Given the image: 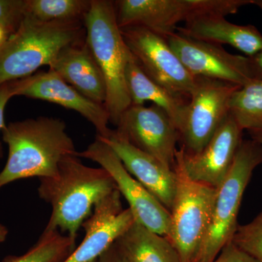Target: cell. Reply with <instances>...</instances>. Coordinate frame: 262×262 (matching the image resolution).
Listing matches in <instances>:
<instances>
[{
	"mask_svg": "<svg viewBox=\"0 0 262 262\" xmlns=\"http://www.w3.org/2000/svg\"><path fill=\"white\" fill-rule=\"evenodd\" d=\"M49 67L86 98L105 106L106 82L85 40L63 48Z\"/></svg>",
	"mask_w": 262,
	"mask_h": 262,
	"instance_id": "e0dca14e",
	"label": "cell"
},
{
	"mask_svg": "<svg viewBox=\"0 0 262 262\" xmlns=\"http://www.w3.org/2000/svg\"><path fill=\"white\" fill-rule=\"evenodd\" d=\"M125 79L131 105L142 106L146 101H151L168 114L180 132L189 100L173 94L151 80L135 58L127 65Z\"/></svg>",
	"mask_w": 262,
	"mask_h": 262,
	"instance_id": "d6986e66",
	"label": "cell"
},
{
	"mask_svg": "<svg viewBox=\"0 0 262 262\" xmlns=\"http://www.w3.org/2000/svg\"><path fill=\"white\" fill-rule=\"evenodd\" d=\"M241 87L223 81L196 78L179 132L185 152H200L211 140L229 115L231 97Z\"/></svg>",
	"mask_w": 262,
	"mask_h": 262,
	"instance_id": "ba28073f",
	"label": "cell"
},
{
	"mask_svg": "<svg viewBox=\"0 0 262 262\" xmlns=\"http://www.w3.org/2000/svg\"><path fill=\"white\" fill-rule=\"evenodd\" d=\"M85 42L102 72L106 85L110 122L117 125L122 114L130 107L125 72L134 58L122 35L117 21L114 2L91 0L84 18Z\"/></svg>",
	"mask_w": 262,
	"mask_h": 262,
	"instance_id": "277c9868",
	"label": "cell"
},
{
	"mask_svg": "<svg viewBox=\"0 0 262 262\" xmlns=\"http://www.w3.org/2000/svg\"><path fill=\"white\" fill-rule=\"evenodd\" d=\"M212 262H258L251 256L234 246L232 242L226 245Z\"/></svg>",
	"mask_w": 262,
	"mask_h": 262,
	"instance_id": "4316f807",
	"label": "cell"
},
{
	"mask_svg": "<svg viewBox=\"0 0 262 262\" xmlns=\"http://www.w3.org/2000/svg\"><path fill=\"white\" fill-rule=\"evenodd\" d=\"M8 37H8V34L3 31V29L0 28V47L4 44Z\"/></svg>",
	"mask_w": 262,
	"mask_h": 262,
	"instance_id": "1f68e13d",
	"label": "cell"
},
{
	"mask_svg": "<svg viewBox=\"0 0 262 262\" xmlns=\"http://www.w3.org/2000/svg\"><path fill=\"white\" fill-rule=\"evenodd\" d=\"M262 163V146L243 140L232 168L217 189L211 223L194 262H212L229 244L237 229L243 196L253 170Z\"/></svg>",
	"mask_w": 262,
	"mask_h": 262,
	"instance_id": "5b68a950",
	"label": "cell"
},
{
	"mask_svg": "<svg viewBox=\"0 0 262 262\" xmlns=\"http://www.w3.org/2000/svg\"><path fill=\"white\" fill-rule=\"evenodd\" d=\"M230 242L258 262H262V211L252 222L237 226Z\"/></svg>",
	"mask_w": 262,
	"mask_h": 262,
	"instance_id": "cb8c5ba5",
	"label": "cell"
},
{
	"mask_svg": "<svg viewBox=\"0 0 262 262\" xmlns=\"http://www.w3.org/2000/svg\"><path fill=\"white\" fill-rule=\"evenodd\" d=\"M252 5H256L262 10V0H252Z\"/></svg>",
	"mask_w": 262,
	"mask_h": 262,
	"instance_id": "d6a6232c",
	"label": "cell"
},
{
	"mask_svg": "<svg viewBox=\"0 0 262 262\" xmlns=\"http://www.w3.org/2000/svg\"><path fill=\"white\" fill-rule=\"evenodd\" d=\"M102 168L84 165L77 155L63 158L56 178L39 179V198L52 207L45 231H58L76 239L79 229L92 214L95 205L117 189Z\"/></svg>",
	"mask_w": 262,
	"mask_h": 262,
	"instance_id": "7a4b0ae2",
	"label": "cell"
},
{
	"mask_svg": "<svg viewBox=\"0 0 262 262\" xmlns=\"http://www.w3.org/2000/svg\"><path fill=\"white\" fill-rule=\"evenodd\" d=\"M42 100L74 110L89 120L97 131L98 136L106 137L110 116L104 105L94 102L67 84L54 71L41 72L20 79L16 96Z\"/></svg>",
	"mask_w": 262,
	"mask_h": 262,
	"instance_id": "9a60e30c",
	"label": "cell"
},
{
	"mask_svg": "<svg viewBox=\"0 0 262 262\" xmlns=\"http://www.w3.org/2000/svg\"><path fill=\"white\" fill-rule=\"evenodd\" d=\"M99 262H130L120 251L116 244H114L98 258Z\"/></svg>",
	"mask_w": 262,
	"mask_h": 262,
	"instance_id": "83f0119b",
	"label": "cell"
},
{
	"mask_svg": "<svg viewBox=\"0 0 262 262\" xmlns=\"http://www.w3.org/2000/svg\"><path fill=\"white\" fill-rule=\"evenodd\" d=\"M114 4L120 29L141 27L166 39L181 22L234 14L252 0H119Z\"/></svg>",
	"mask_w": 262,
	"mask_h": 262,
	"instance_id": "8992f818",
	"label": "cell"
},
{
	"mask_svg": "<svg viewBox=\"0 0 262 262\" xmlns=\"http://www.w3.org/2000/svg\"><path fill=\"white\" fill-rule=\"evenodd\" d=\"M173 170L177 191L168 238L182 262H194L209 228L217 189L189 179L177 160Z\"/></svg>",
	"mask_w": 262,
	"mask_h": 262,
	"instance_id": "52a82bcc",
	"label": "cell"
},
{
	"mask_svg": "<svg viewBox=\"0 0 262 262\" xmlns=\"http://www.w3.org/2000/svg\"><path fill=\"white\" fill-rule=\"evenodd\" d=\"M250 136L252 140L258 143L262 146V130H255L248 131Z\"/></svg>",
	"mask_w": 262,
	"mask_h": 262,
	"instance_id": "f546056e",
	"label": "cell"
},
{
	"mask_svg": "<svg viewBox=\"0 0 262 262\" xmlns=\"http://www.w3.org/2000/svg\"><path fill=\"white\" fill-rule=\"evenodd\" d=\"M78 158L99 164L113 177L117 189L125 198L136 221L151 232L168 237L170 213L152 194L129 173L116 153L96 138L87 149L77 152Z\"/></svg>",
	"mask_w": 262,
	"mask_h": 262,
	"instance_id": "30bf717a",
	"label": "cell"
},
{
	"mask_svg": "<svg viewBox=\"0 0 262 262\" xmlns=\"http://www.w3.org/2000/svg\"><path fill=\"white\" fill-rule=\"evenodd\" d=\"M249 58L250 64L254 80H262V51Z\"/></svg>",
	"mask_w": 262,
	"mask_h": 262,
	"instance_id": "f1b7e54d",
	"label": "cell"
},
{
	"mask_svg": "<svg viewBox=\"0 0 262 262\" xmlns=\"http://www.w3.org/2000/svg\"><path fill=\"white\" fill-rule=\"evenodd\" d=\"M169 46L195 78L242 86L254 80L247 56L229 53L220 45L196 40L178 32L166 38Z\"/></svg>",
	"mask_w": 262,
	"mask_h": 262,
	"instance_id": "7c38bea8",
	"label": "cell"
},
{
	"mask_svg": "<svg viewBox=\"0 0 262 262\" xmlns=\"http://www.w3.org/2000/svg\"><path fill=\"white\" fill-rule=\"evenodd\" d=\"M121 29L122 35L146 75L174 94L189 100L196 83L165 38L141 27Z\"/></svg>",
	"mask_w": 262,
	"mask_h": 262,
	"instance_id": "9c48e42d",
	"label": "cell"
},
{
	"mask_svg": "<svg viewBox=\"0 0 262 262\" xmlns=\"http://www.w3.org/2000/svg\"><path fill=\"white\" fill-rule=\"evenodd\" d=\"M26 0H0V28L8 37L18 31L26 16Z\"/></svg>",
	"mask_w": 262,
	"mask_h": 262,
	"instance_id": "d4e9b609",
	"label": "cell"
},
{
	"mask_svg": "<svg viewBox=\"0 0 262 262\" xmlns=\"http://www.w3.org/2000/svg\"><path fill=\"white\" fill-rule=\"evenodd\" d=\"M117 134L131 145L173 170L180 135L175 123L156 105H131L116 125Z\"/></svg>",
	"mask_w": 262,
	"mask_h": 262,
	"instance_id": "8fae6325",
	"label": "cell"
},
{
	"mask_svg": "<svg viewBox=\"0 0 262 262\" xmlns=\"http://www.w3.org/2000/svg\"><path fill=\"white\" fill-rule=\"evenodd\" d=\"M96 138L110 146L129 173L169 212L171 211L177 191V177L173 170L167 168L154 157L131 145L115 130H110L106 137L97 136Z\"/></svg>",
	"mask_w": 262,
	"mask_h": 262,
	"instance_id": "2e32d148",
	"label": "cell"
},
{
	"mask_svg": "<svg viewBox=\"0 0 262 262\" xmlns=\"http://www.w3.org/2000/svg\"><path fill=\"white\" fill-rule=\"evenodd\" d=\"M2 132L9 153L0 173V189L19 179L56 178L62 160L77 155L61 119L39 117L10 122Z\"/></svg>",
	"mask_w": 262,
	"mask_h": 262,
	"instance_id": "6da1fadb",
	"label": "cell"
},
{
	"mask_svg": "<svg viewBox=\"0 0 262 262\" xmlns=\"http://www.w3.org/2000/svg\"><path fill=\"white\" fill-rule=\"evenodd\" d=\"M85 40L83 20L41 22L25 16L0 47V85L50 67L61 50Z\"/></svg>",
	"mask_w": 262,
	"mask_h": 262,
	"instance_id": "3957f363",
	"label": "cell"
},
{
	"mask_svg": "<svg viewBox=\"0 0 262 262\" xmlns=\"http://www.w3.org/2000/svg\"><path fill=\"white\" fill-rule=\"evenodd\" d=\"M76 248V239L59 231H43L39 241L21 256H8L3 262H63Z\"/></svg>",
	"mask_w": 262,
	"mask_h": 262,
	"instance_id": "7402d4cb",
	"label": "cell"
},
{
	"mask_svg": "<svg viewBox=\"0 0 262 262\" xmlns=\"http://www.w3.org/2000/svg\"><path fill=\"white\" fill-rule=\"evenodd\" d=\"M20 80L11 81L0 85V130L5 127L4 113L8 101L13 96H16L20 88ZM2 158V145L0 143V158Z\"/></svg>",
	"mask_w": 262,
	"mask_h": 262,
	"instance_id": "484cf974",
	"label": "cell"
},
{
	"mask_svg": "<svg viewBox=\"0 0 262 262\" xmlns=\"http://www.w3.org/2000/svg\"><path fill=\"white\" fill-rule=\"evenodd\" d=\"M26 16L41 22L83 20L91 0H26Z\"/></svg>",
	"mask_w": 262,
	"mask_h": 262,
	"instance_id": "603a6c76",
	"label": "cell"
},
{
	"mask_svg": "<svg viewBox=\"0 0 262 262\" xmlns=\"http://www.w3.org/2000/svg\"><path fill=\"white\" fill-rule=\"evenodd\" d=\"M115 244L130 262H182L168 237L136 221Z\"/></svg>",
	"mask_w": 262,
	"mask_h": 262,
	"instance_id": "ffe728a7",
	"label": "cell"
},
{
	"mask_svg": "<svg viewBox=\"0 0 262 262\" xmlns=\"http://www.w3.org/2000/svg\"><path fill=\"white\" fill-rule=\"evenodd\" d=\"M177 32L196 40L229 45L251 57L262 51V34L254 26L237 25L221 15H208L189 20Z\"/></svg>",
	"mask_w": 262,
	"mask_h": 262,
	"instance_id": "ac0fdd59",
	"label": "cell"
},
{
	"mask_svg": "<svg viewBox=\"0 0 262 262\" xmlns=\"http://www.w3.org/2000/svg\"><path fill=\"white\" fill-rule=\"evenodd\" d=\"M8 230L4 225L0 224V243L4 242L8 236Z\"/></svg>",
	"mask_w": 262,
	"mask_h": 262,
	"instance_id": "4dcf8cb0",
	"label": "cell"
},
{
	"mask_svg": "<svg viewBox=\"0 0 262 262\" xmlns=\"http://www.w3.org/2000/svg\"><path fill=\"white\" fill-rule=\"evenodd\" d=\"M92 262H99V261H98V259H96V260H95V261H92Z\"/></svg>",
	"mask_w": 262,
	"mask_h": 262,
	"instance_id": "836d02e7",
	"label": "cell"
},
{
	"mask_svg": "<svg viewBox=\"0 0 262 262\" xmlns=\"http://www.w3.org/2000/svg\"><path fill=\"white\" fill-rule=\"evenodd\" d=\"M243 130L229 115L200 152L177 150L176 160L189 179L218 189L232 168L243 141Z\"/></svg>",
	"mask_w": 262,
	"mask_h": 262,
	"instance_id": "4fadbf2b",
	"label": "cell"
},
{
	"mask_svg": "<svg viewBox=\"0 0 262 262\" xmlns=\"http://www.w3.org/2000/svg\"><path fill=\"white\" fill-rule=\"evenodd\" d=\"M229 112L243 130H262V80H251L237 90Z\"/></svg>",
	"mask_w": 262,
	"mask_h": 262,
	"instance_id": "44dd1931",
	"label": "cell"
},
{
	"mask_svg": "<svg viewBox=\"0 0 262 262\" xmlns=\"http://www.w3.org/2000/svg\"><path fill=\"white\" fill-rule=\"evenodd\" d=\"M136 222L130 208H122L121 194L115 189L95 205L82 227L85 235L80 246L63 262H92L98 259Z\"/></svg>",
	"mask_w": 262,
	"mask_h": 262,
	"instance_id": "5bb4252c",
	"label": "cell"
}]
</instances>
